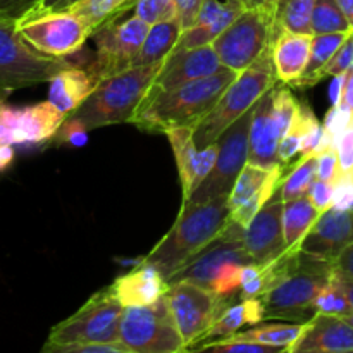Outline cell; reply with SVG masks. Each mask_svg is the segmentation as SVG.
I'll list each match as a JSON object with an SVG mask.
<instances>
[{"label": "cell", "instance_id": "cell-1", "mask_svg": "<svg viewBox=\"0 0 353 353\" xmlns=\"http://www.w3.org/2000/svg\"><path fill=\"white\" fill-rule=\"evenodd\" d=\"M238 72L223 68L216 74L195 79L165 92H148L131 124L147 133H165L172 128H195L221 99Z\"/></svg>", "mask_w": 353, "mask_h": 353}, {"label": "cell", "instance_id": "cell-2", "mask_svg": "<svg viewBox=\"0 0 353 353\" xmlns=\"http://www.w3.org/2000/svg\"><path fill=\"white\" fill-rule=\"evenodd\" d=\"M230 221L228 196L207 202H183L179 216L164 238L155 245L145 262L155 265L165 279L205 248Z\"/></svg>", "mask_w": 353, "mask_h": 353}, {"label": "cell", "instance_id": "cell-3", "mask_svg": "<svg viewBox=\"0 0 353 353\" xmlns=\"http://www.w3.org/2000/svg\"><path fill=\"white\" fill-rule=\"evenodd\" d=\"M333 274V262L312 257L296 248L288 268L259 296L264 307V321L307 323L312 319L317 295Z\"/></svg>", "mask_w": 353, "mask_h": 353}, {"label": "cell", "instance_id": "cell-4", "mask_svg": "<svg viewBox=\"0 0 353 353\" xmlns=\"http://www.w3.org/2000/svg\"><path fill=\"white\" fill-rule=\"evenodd\" d=\"M164 62V61H162ZM162 62L150 65H133L102 79L92 95L69 117L78 119L88 130L131 123L141 102L147 99Z\"/></svg>", "mask_w": 353, "mask_h": 353}, {"label": "cell", "instance_id": "cell-5", "mask_svg": "<svg viewBox=\"0 0 353 353\" xmlns=\"http://www.w3.org/2000/svg\"><path fill=\"white\" fill-rule=\"evenodd\" d=\"M278 83L272 64V47L228 85L214 109L193 128V138L199 148L216 143L224 131L252 110L262 95Z\"/></svg>", "mask_w": 353, "mask_h": 353}, {"label": "cell", "instance_id": "cell-6", "mask_svg": "<svg viewBox=\"0 0 353 353\" xmlns=\"http://www.w3.org/2000/svg\"><path fill=\"white\" fill-rule=\"evenodd\" d=\"M123 312L112 285L105 286L90 296L78 312L52 327L41 350L52 353L54 348L72 343H117Z\"/></svg>", "mask_w": 353, "mask_h": 353}, {"label": "cell", "instance_id": "cell-7", "mask_svg": "<svg viewBox=\"0 0 353 353\" xmlns=\"http://www.w3.org/2000/svg\"><path fill=\"white\" fill-rule=\"evenodd\" d=\"M276 33V9H245L212 41V47L224 68L241 72L272 47Z\"/></svg>", "mask_w": 353, "mask_h": 353}, {"label": "cell", "instance_id": "cell-8", "mask_svg": "<svg viewBox=\"0 0 353 353\" xmlns=\"http://www.w3.org/2000/svg\"><path fill=\"white\" fill-rule=\"evenodd\" d=\"M69 65L65 57H52L31 47L17 26L0 23V95L50 81Z\"/></svg>", "mask_w": 353, "mask_h": 353}, {"label": "cell", "instance_id": "cell-9", "mask_svg": "<svg viewBox=\"0 0 353 353\" xmlns=\"http://www.w3.org/2000/svg\"><path fill=\"white\" fill-rule=\"evenodd\" d=\"M121 341L131 353H183L185 341L176 327L168 295L150 305L124 307Z\"/></svg>", "mask_w": 353, "mask_h": 353}, {"label": "cell", "instance_id": "cell-10", "mask_svg": "<svg viewBox=\"0 0 353 353\" xmlns=\"http://www.w3.org/2000/svg\"><path fill=\"white\" fill-rule=\"evenodd\" d=\"M165 295L186 352L216 324L228 307L236 302V296L219 295L214 290L188 281L171 285Z\"/></svg>", "mask_w": 353, "mask_h": 353}, {"label": "cell", "instance_id": "cell-11", "mask_svg": "<svg viewBox=\"0 0 353 353\" xmlns=\"http://www.w3.org/2000/svg\"><path fill=\"white\" fill-rule=\"evenodd\" d=\"M148 30H150V24L137 14L126 19L117 17L97 28L92 33L97 55L95 61L90 64L88 71L100 83L109 76L133 68Z\"/></svg>", "mask_w": 353, "mask_h": 353}, {"label": "cell", "instance_id": "cell-12", "mask_svg": "<svg viewBox=\"0 0 353 353\" xmlns=\"http://www.w3.org/2000/svg\"><path fill=\"white\" fill-rule=\"evenodd\" d=\"M21 37L33 48L52 57L76 54L92 37L88 24L72 10H45L17 24Z\"/></svg>", "mask_w": 353, "mask_h": 353}, {"label": "cell", "instance_id": "cell-13", "mask_svg": "<svg viewBox=\"0 0 353 353\" xmlns=\"http://www.w3.org/2000/svg\"><path fill=\"white\" fill-rule=\"evenodd\" d=\"M252 114H254V109L248 110L245 116H241L236 123L231 124L224 131L223 137L217 140L219 152H217L212 171L200 183L199 188L183 202H207V200L230 195L238 174L247 165Z\"/></svg>", "mask_w": 353, "mask_h": 353}, {"label": "cell", "instance_id": "cell-14", "mask_svg": "<svg viewBox=\"0 0 353 353\" xmlns=\"http://www.w3.org/2000/svg\"><path fill=\"white\" fill-rule=\"evenodd\" d=\"M226 262H240V264L252 262L247 247H245V228L231 219L228 221L224 230L195 257L181 265L168 279V283L171 286L179 281H188L210 290L214 276Z\"/></svg>", "mask_w": 353, "mask_h": 353}, {"label": "cell", "instance_id": "cell-15", "mask_svg": "<svg viewBox=\"0 0 353 353\" xmlns=\"http://www.w3.org/2000/svg\"><path fill=\"white\" fill-rule=\"evenodd\" d=\"M283 205L285 202L279 185L274 195L245 226V247L252 262L265 265L288 250L283 233Z\"/></svg>", "mask_w": 353, "mask_h": 353}, {"label": "cell", "instance_id": "cell-16", "mask_svg": "<svg viewBox=\"0 0 353 353\" xmlns=\"http://www.w3.org/2000/svg\"><path fill=\"white\" fill-rule=\"evenodd\" d=\"M224 65L212 45H202L193 48H176L162 62V68L152 85L150 92H165L178 88L195 79L216 74Z\"/></svg>", "mask_w": 353, "mask_h": 353}, {"label": "cell", "instance_id": "cell-17", "mask_svg": "<svg viewBox=\"0 0 353 353\" xmlns=\"http://www.w3.org/2000/svg\"><path fill=\"white\" fill-rule=\"evenodd\" d=\"M353 243V207H331L321 214L307 236L300 243V250L312 257L334 262L341 252Z\"/></svg>", "mask_w": 353, "mask_h": 353}, {"label": "cell", "instance_id": "cell-18", "mask_svg": "<svg viewBox=\"0 0 353 353\" xmlns=\"http://www.w3.org/2000/svg\"><path fill=\"white\" fill-rule=\"evenodd\" d=\"M353 352V326L345 317L314 314L307 321L299 340L288 353H350Z\"/></svg>", "mask_w": 353, "mask_h": 353}, {"label": "cell", "instance_id": "cell-19", "mask_svg": "<svg viewBox=\"0 0 353 353\" xmlns=\"http://www.w3.org/2000/svg\"><path fill=\"white\" fill-rule=\"evenodd\" d=\"M272 88L255 103L248 134L247 162L264 169H276L283 165L278 155L281 133L272 116Z\"/></svg>", "mask_w": 353, "mask_h": 353}, {"label": "cell", "instance_id": "cell-20", "mask_svg": "<svg viewBox=\"0 0 353 353\" xmlns=\"http://www.w3.org/2000/svg\"><path fill=\"white\" fill-rule=\"evenodd\" d=\"M3 114L10 126L12 145H37L50 140L68 117L48 100L26 109L3 107Z\"/></svg>", "mask_w": 353, "mask_h": 353}, {"label": "cell", "instance_id": "cell-21", "mask_svg": "<svg viewBox=\"0 0 353 353\" xmlns=\"http://www.w3.org/2000/svg\"><path fill=\"white\" fill-rule=\"evenodd\" d=\"M112 290L123 307L150 305L168 293L169 283L155 265L141 259L134 269L116 278Z\"/></svg>", "mask_w": 353, "mask_h": 353}, {"label": "cell", "instance_id": "cell-22", "mask_svg": "<svg viewBox=\"0 0 353 353\" xmlns=\"http://www.w3.org/2000/svg\"><path fill=\"white\" fill-rule=\"evenodd\" d=\"M314 34L278 30L272 41V64L278 81L293 86L307 68Z\"/></svg>", "mask_w": 353, "mask_h": 353}, {"label": "cell", "instance_id": "cell-23", "mask_svg": "<svg viewBox=\"0 0 353 353\" xmlns=\"http://www.w3.org/2000/svg\"><path fill=\"white\" fill-rule=\"evenodd\" d=\"M48 83V102L64 116H69L92 95L99 79L88 69L76 68L72 64L59 71Z\"/></svg>", "mask_w": 353, "mask_h": 353}, {"label": "cell", "instance_id": "cell-24", "mask_svg": "<svg viewBox=\"0 0 353 353\" xmlns=\"http://www.w3.org/2000/svg\"><path fill=\"white\" fill-rule=\"evenodd\" d=\"M262 321H264V307H262L261 299L238 300L224 310L223 316L196 341V345L190 348V352H195V348L212 343V341L226 340V338L236 334L243 326H255V324H261Z\"/></svg>", "mask_w": 353, "mask_h": 353}, {"label": "cell", "instance_id": "cell-25", "mask_svg": "<svg viewBox=\"0 0 353 353\" xmlns=\"http://www.w3.org/2000/svg\"><path fill=\"white\" fill-rule=\"evenodd\" d=\"M169 143L176 157L178 174L181 179L183 200L188 199L196 188H199V164H200V148L196 147L193 138V128L181 126L172 128L165 131Z\"/></svg>", "mask_w": 353, "mask_h": 353}, {"label": "cell", "instance_id": "cell-26", "mask_svg": "<svg viewBox=\"0 0 353 353\" xmlns=\"http://www.w3.org/2000/svg\"><path fill=\"white\" fill-rule=\"evenodd\" d=\"M183 31L185 30H183L178 17L150 24V30L145 37L134 65H150L164 61L169 54L176 50Z\"/></svg>", "mask_w": 353, "mask_h": 353}, {"label": "cell", "instance_id": "cell-27", "mask_svg": "<svg viewBox=\"0 0 353 353\" xmlns=\"http://www.w3.org/2000/svg\"><path fill=\"white\" fill-rule=\"evenodd\" d=\"M319 216L321 212L310 202L309 195L285 202L283 205V233H285V243L288 250L300 248V243Z\"/></svg>", "mask_w": 353, "mask_h": 353}, {"label": "cell", "instance_id": "cell-28", "mask_svg": "<svg viewBox=\"0 0 353 353\" xmlns=\"http://www.w3.org/2000/svg\"><path fill=\"white\" fill-rule=\"evenodd\" d=\"M352 33H327V34H314L312 45H310V55L307 68L303 71L302 78L295 83L293 86L299 88H305V86H312L321 81V72L326 68L327 62L333 59L341 48V45L350 38Z\"/></svg>", "mask_w": 353, "mask_h": 353}, {"label": "cell", "instance_id": "cell-29", "mask_svg": "<svg viewBox=\"0 0 353 353\" xmlns=\"http://www.w3.org/2000/svg\"><path fill=\"white\" fill-rule=\"evenodd\" d=\"M137 2L138 0H79L65 10L78 14L93 33L102 24L110 23L123 16L126 10L134 9Z\"/></svg>", "mask_w": 353, "mask_h": 353}, {"label": "cell", "instance_id": "cell-30", "mask_svg": "<svg viewBox=\"0 0 353 353\" xmlns=\"http://www.w3.org/2000/svg\"><path fill=\"white\" fill-rule=\"evenodd\" d=\"M305 323H274V324H262L252 330L243 331V333H236L230 338H236V340L245 341H255V343H265L271 347L283 348V352H288V348L299 340L300 333L303 331Z\"/></svg>", "mask_w": 353, "mask_h": 353}, {"label": "cell", "instance_id": "cell-31", "mask_svg": "<svg viewBox=\"0 0 353 353\" xmlns=\"http://www.w3.org/2000/svg\"><path fill=\"white\" fill-rule=\"evenodd\" d=\"M278 172H285V165H279V168L276 169H264L257 168V165H252L247 162V165H245V168L241 169L240 174H238L230 195H228L230 210L241 205L243 202H247V200L252 199L254 195H257V193L261 192L276 174H278Z\"/></svg>", "mask_w": 353, "mask_h": 353}, {"label": "cell", "instance_id": "cell-32", "mask_svg": "<svg viewBox=\"0 0 353 353\" xmlns=\"http://www.w3.org/2000/svg\"><path fill=\"white\" fill-rule=\"evenodd\" d=\"M316 0H279L276 9L278 30L312 34V12Z\"/></svg>", "mask_w": 353, "mask_h": 353}, {"label": "cell", "instance_id": "cell-33", "mask_svg": "<svg viewBox=\"0 0 353 353\" xmlns=\"http://www.w3.org/2000/svg\"><path fill=\"white\" fill-rule=\"evenodd\" d=\"M317 178V155H303L293 169H290L288 174L283 176L281 179V195L283 202L288 200L299 199L309 193L310 185L316 181Z\"/></svg>", "mask_w": 353, "mask_h": 353}, {"label": "cell", "instance_id": "cell-34", "mask_svg": "<svg viewBox=\"0 0 353 353\" xmlns=\"http://www.w3.org/2000/svg\"><path fill=\"white\" fill-rule=\"evenodd\" d=\"M353 26L336 0H316L312 12V34L352 33Z\"/></svg>", "mask_w": 353, "mask_h": 353}, {"label": "cell", "instance_id": "cell-35", "mask_svg": "<svg viewBox=\"0 0 353 353\" xmlns=\"http://www.w3.org/2000/svg\"><path fill=\"white\" fill-rule=\"evenodd\" d=\"M299 110V100L290 92L288 85H285L281 81L276 83L274 88H272V116H274V121L278 124L281 137L292 128Z\"/></svg>", "mask_w": 353, "mask_h": 353}, {"label": "cell", "instance_id": "cell-36", "mask_svg": "<svg viewBox=\"0 0 353 353\" xmlns=\"http://www.w3.org/2000/svg\"><path fill=\"white\" fill-rule=\"evenodd\" d=\"M314 309H316V314H331V316L340 317H347L348 314H352L350 303H348L343 290L340 288V285L334 279V274L331 281L317 295Z\"/></svg>", "mask_w": 353, "mask_h": 353}, {"label": "cell", "instance_id": "cell-37", "mask_svg": "<svg viewBox=\"0 0 353 353\" xmlns=\"http://www.w3.org/2000/svg\"><path fill=\"white\" fill-rule=\"evenodd\" d=\"M43 0H0V23L14 24L40 12Z\"/></svg>", "mask_w": 353, "mask_h": 353}, {"label": "cell", "instance_id": "cell-38", "mask_svg": "<svg viewBox=\"0 0 353 353\" xmlns=\"http://www.w3.org/2000/svg\"><path fill=\"white\" fill-rule=\"evenodd\" d=\"M226 352V353H279L283 348L271 347L265 343H255V341H245L236 340V338H226V340L212 341V343L202 345V347L195 348V352Z\"/></svg>", "mask_w": 353, "mask_h": 353}, {"label": "cell", "instance_id": "cell-39", "mask_svg": "<svg viewBox=\"0 0 353 353\" xmlns=\"http://www.w3.org/2000/svg\"><path fill=\"white\" fill-rule=\"evenodd\" d=\"M134 14L148 24L161 23V21L172 19L176 16L174 0H138L134 6Z\"/></svg>", "mask_w": 353, "mask_h": 353}, {"label": "cell", "instance_id": "cell-40", "mask_svg": "<svg viewBox=\"0 0 353 353\" xmlns=\"http://www.w3.org/2000/svg\"><path fill=\"white\" fill-rule=\"evenodd\" d=\"M334 148L340 164V178H353V116L347 128L338 134Z\"/></svg>", "mask_w": 353, "mask_h": 353}, {"label": "cell", "instance_id": "cell-41", "mask_svg": "<svg viewBox=\"0 0 353 353\" xmlns=\"http://www.w3.org/2000/svg\"><path fill=\"white\" fill-rule=\"evenodd\" d=\"M88 128L78 119H72V117H65L64 123L61 124V128L55 133L54 140L55 143L69 145V147L81 148L88 143Z\"/></svg>", "mask_w": 353, "mask_h": 353}, {"label": "cell", "instance_id": "cell-42", "mask_svg": "<svg viewBox=\"0 0 353 353\" xmlns=\"http://www.w3.org/2000/svg\"><path fill=\"white\" fill-rule=\"evenodd\" d=\"M353 68V47H352V41L348 38L343 45H341L340 50L333 55L330 62H327L326 68L323 69L321 72V79L324 78H330V76H338V74H343V72H348Z\"/></svg>", "mask_w": 353, "mask_h": 353}, {"label": "cell", "instance_id": "cell-43", "mask_svg": "<svg viewBox=\"0 0 353 353\" xmlns=\"http://www.w3.org/2000/svg\"><path fill=\"white\" fill-rule=\"evenodd\" d=\"M52 353H131L123 341L117 343H72L62 345Z\"/></svg>", "mask_w": 353, "mask_h": 353}, {"label": "cell", "instance_id": "cell-44", "mask_svg": "<svg viewBox=\"0 0 353 353\" xmlns=\"http://www.w3.org/2000/svg\"><path fill=\"white\" fill-rule=\"evenodd\" d=\"M309 199L314 203L317 210L321 214L326 212L327 209H331L334 203V183L331 181H323V179H317L310 185L309 188Z\"/></svg>", "mask_w": 353, "mask_h": 353}, {"label": "cell", "instance_id": "cell-45", "mask_svg": "<svg viewBox=\"0 0 353 353\" xmlns=\"http://www.w3.org/2000/svg\"><path fill=\"white\" fill-rule=\"evenodd\" d=\"M317 155V179L336 183L340 178V164H338L336 148H327Z\"/></svg>", "mask_w": 353, "mask_h": 353}, {"label": "cell", "instance_id": "cell-46", "mask_svg": "<svg viewBox=\"0 0 353 353\" xmlns=\"http://www.w3.org/2000/svg\"><path fill=\"white\" fill-rule=\"evenodd\" d=\"M176 3V16L181 23L183 30H188L195 24L196 16L202 9L203 0H174Z\"/></svg>", "mask_w": 353, "mask_h": 353}, {"label": "cell", "instance_id": "cell-47", "mask_svg": "<svg viewBox=\"0 0 353 353\" xmlns=\"http://www.w3.org/2000/svg\"><path fill=\"white\" fill-rule=\"evenodd\" d=\"M336 209L353 207V178H340L334 183V203Z\"/></svg>", "mask_w": 353, "mask_h": 353}, {"label": "cell", "instance_id": "cell-48", "mask_svg": "<svg viewBox=\"0 0 353 353\" xmlns=\"http://www.w3.org/2000/svg\"><path fill=\"white\" fill-rule=\"evenodd\" d=\"M334 274L343 276V278H353V243L345 248L340 257L333 262Z\"/></svg>", "mask_w": 353, "mask_h": 353}, {"label": "cell", "instance_id": "cell-49", "mask_svg": "<svg viewBox=\"0 0 353 353\" xmlns=\"http://www.w3.org/2000/svg\"><path fill=\"white\" fill-rule=\"evenodd\" d=\"M347 74L348 72H343V74L334 76L333 83L330 86V100H331V107L340 105L341 99H343V90H345V83H347Z\"/></svg>", "mask_w": 353, "mask_h": 353}, {"label": "cell", "instance_id": "cell-50", "mask_svg": "<svg viewBox=\"0 0 353 353\" xmlns=\"http://www.w3.org/2000/svg\"><path fill=\"white\" fill-rule=\"evenodd\" d=\"M341 103H343V105H347L348 109L353 112V68L348 71V74H347V83H345L343 99H341Z\"/></svg>", "mask_w": 353, "mask_h": 353}, {"label": "cell", "instance_id": "cell-51", "mask_svg": "<svg viewBox=\"0 0 353 353\" xmlns=\"http://www.w3.org/2000/svg\"><path fill=\"white\" fill-rule=\"evenodd\" d=\"M334 279H336V283L340 285V288L343 290L345 296H347L348 303H350V307H352V312H353V278H343V276L334 274Z\"/></svg>", "mask_w": 353, "mask_h": 353}, {"label": "cell", "instance_id": "cell-52", "mask_svg": "<svg viewBox=\"0 0 353 353\" xmlns=\"http://www.w3.org/2000/svg\"><path fill=\"white\" fill-rule=\"evenodd\" d=\"M14 161V148L12 145H2L0 147V172L6 171Z\"/></svg>", "mask_w": 353, "mask_h": 353}, {"label": "cell", "instance_id": "cell-53", "mask_svg": "<svg viewBox=\"0 0 353 353\" xmlns=\"http://www.w3.org/2000/svg\"><path fill=\"white\" fill-rule=\"evenodd\" d=\"M243 3L245 9H259V7H265V9H278V0H240Z\"/></svg>", "mask_w": 353, "mask_h": 353}, {"label": "cell", "instance_id": "cell-54", "mask_svg": "<svg viewBox=\"0 0 353 353\" xmlns=\"http://www.w3.org/2000/svg\"><path fill=\"white\" fill-rule=\"evenodd\" d=\"M340 9L343 10V14L347 16V19L350 21V24L353 26V0H336Z\"/></svg>", "mask_w": 353, "mask_h": 353}, {"label": "cell", "instance_id": "cell-55", "mask_svg": "<svg viewBox=\"0 0 353 353\" xmlns=\"http://www.w3.org/2000/svg\"><path fill=\"white\" fill-rule=\"evenodd\" d=\"M59 2H62V0H43L40 12H45V10H52L55 6H57Z\"/></svg>", "mask_w": 353, "mask_h": 353}, {"label": "cell", "instance_id": "cell-56", "mask_svg": "<svg viewBox=\"0 0 353 353\" xmlns=\"http://www.w3.org/2000/svg\"><path fill=\"white\" fill-rule=\"evenodd\" d=\"M76 2H79V0H62V2H59L57 6H55L52 10H65V9H69V7H71L72 3H76Z\"/></svg>", "mask_w": 353, "mask_h": 353}, {"label": "cell", "instance_id": "cell-57", "mask_svg": "<svg viewBox=\"0 0 353 353\" xmlns=\"http://www.w3.org/2000/svg\"><path fill=\"white\" fill-rule=\"evenodd\" d=\"M345 319H347V321H348V323H350V324H352V326H353V312H352V314H348V316H347V317H345Z\"/></svg>", "mask_w": 353, "mask_h": 353}, {"label": "cell", "instance_id": "cell-58", "mask_svg": "<svg viewBox=\"0 0 353 353\" xmlns=\"http://www.w3.org/2000/svg\"><path fill=\"white\" fill-rule=\"evenodd\" d=\"M350 41H352V47H353V31H352V34H350Z\"/></svg>", "mask_w": 353, "mask_h": 353}, {"label": "cell", "instance_id": "cell-59", "mask_svg": "<svg viewBox=\"0 0 353 353\" xmlns=\"http://www.w3.org/2000/svg\"><path fill=\"white\" fill-rule=\"evenodd\" d=\"M2 107H3V103H2V102H0V109H2Z\"/></svg>", "mask_w": 353, "mask_h": 353}, {"label": "cell", "instance_id": "cell-60", "mask_svg": "<svg viewBox=\"0 0 353 353\" xmlns=\"http://www.w3.org/2000/svg\"><path fill=\"white\" fill-rule=\"evenodd\" d=\"M278 2H279V0H278Z\"/></svg>", "mask_w": 353, "mask_h": 353}]
</instances>
